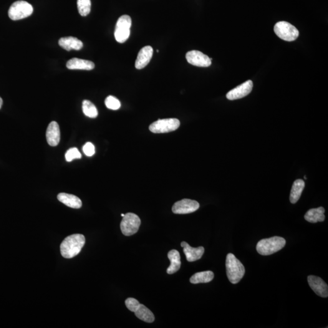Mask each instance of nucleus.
Listing matches in <instances>:
<instances>
[{
  "label": "nucleus",
  "instance_id": "obj_1",
  "mask_svg": "<svg viewBox=\"0 0 328 328\" xmlns=\"http://www.w3.org/2000/svg\"><path fill=\"white\" fill-rule=\"evenodd\" d=\"M85 244V236L82 234H74L67 237L60 244V252L65 258H72L82 251Z\"/></svg>",
  "mask_w": 328,
  "mask_h": 328
},
{
  "label": "nucleus",
  "instance_id": "obj_4",
  "mask_svg": "<svg viewBox=\"0 0 328 328\" xmlns=\"http://www.w3.org/2000/svg\"><path fill=\"white\" fill-rule=\"evenodd\" d=\"M33 7L29 2L17 1L10 7L8 15L10 19L16 21L29 17L33 13Z\"/></svg>",
  "mask_w": 328,
  "mask_h": 328
},
{
  "label": "nucleus",
  "instance_id": "obj_27",
  "mask_svg": "<svg viewBox=\"0 0 328 328\" xmlns=\"http://www.w3.org/2000/svg\"><path fill=\"white\" fill-rule=\"evenodd\" d=\"M82 158L81 153L77 148H71L69 149L65 153V159L67 162H70L75 159Z\"/></svg>",
  "mask_w": 328,
  "mask_h": 328
},
{
  "label": "nucleus",
  "instance_id": "obj_31",
  "mask_svg": "<svg viewBox=\"0 0 328 328\" xmlns=\"http://www.w3.org/2000/svg\"><path fill=\"white\" fill-rule=\"evenodd\" d=\"M125 216V214L122 213L121 214V216L123 217Z\"/></svg>",
  "mask_w": 328,
  "mask_h": 328
},
{
  "label": "nucleus",
  "instance_id": "obj_6",
  "mask_svg": "<svg viewBox=\"0 0 328 328\" xmlns=\"http://www.w3.org/2000/svg\"><path fill=\"white\" fill-rule=\"evenodd\" d=\"M131 23V17L127 15L119 17L115 27V37L116 41L120 44L127 41L130 35Z\"/></svg>",
  "mask_w": 328,
  "mask_h": 328
},
{
  "label": "nucleus",
  "instance_id": "obj_13",
  "mask_svg": "<svg viewBox=\"0 0 328 328\" xmlns=\"http://www.w3.org/2000/svg\"><path fill=\"white\" fill-rule=\"evenodd\" d=\"M181 246L183 247L184 253L185 254L187 260L193 262L201 259L204 253V248L200 246L198 247H191L186 242H182Z\"/></svg>",
  "mask_w": 328,
  "mask_h": 328
},
{
  "label": "nucleus",
  "instance_id": "obj_24",
  "mask_svg": "<svg viewBox=\"0 0 328 328\" xmlns=\"http://www.w3.org/2000/svg\"><path fill=\"white\" fill-rule=\"evenodd\" d=\"M83 112L85 116L90 118H95L98 116V111L95 106L88 100H83L82 103Z\"/></svg>",
  "mask_w": 328,
  "mask_h": 328
},
{
  "label": "nucleus",
  "instance_id": "obj_20",
  "mask_svg": "<svg viewBox=\"0 0 328 328\" xmlns=\"http://www.w3.org/2000/svg\"><path fill=\"white\" fill-rule=\"evenodd\" d=\"M325 209L322 207L316 209H311L305 214V219L311 223L323 222L325 219Z\"/></svg>",
  "mask_w": 328,
  "mask_h": 328
},
{
  "label": "nucleus",
  "instance_id": "obj_18",
  "mask_svg": "<svg viewBox=\"0 0 328 328\" xmlns=\"http://www.w3.org/2000/svg\"><path fill=\"white\" fill-rule=\"evenodd\" d=\"M67 67L69 70H92L95 65L89 60L73 58L67 62Z\"/></svg>",
  "mask_w": 328,
  "mask_h": 328
},
{
  "label": "nucleus",
  "instance_id": "obj_11",
  "mask_svg": "<svg viewBox=\"0 0 328 328\" xmlns=\"http://www.w3.org/2000/svg\"><path fill=\"white\" fill-rule=\"evenodd\" d=\"M253 88V82L252 80H247L246 82L234 88L227 94L226 97L230 100L239 99L247 96L251 93Z\"/></svg>",
  "mask_w": 328,
  "mask_h": 328
},
{
  "label": "nucleus",
  "instance_id": "obj_30",
  "mask_svg": "<svg viewBox=\"0 0 328 328\" xmlns=\"http://www.w3.org/2000/svg\"><path fill=\"white\" fill-rule=\"evenodd\" d=\"M2 103H3V102H2V99L1 97H0V109H1V108L2 107Z\"/></svg>",
  "mask_w": 328,
  "mask_h": 328
},
{
  "label": "nucleus",
  "instance_id": "obj_26",
  "mask_svg": "<svg viewBox=\"0 0 328 328\" xmlns=\"http://www.w3.org/2000/svg\"><path fill=\"white\" fill-rule=\"evenodd\" d=\"M105 103L106 107L108 109L112 110H117L121 107L120 101L117 98L113 96V95H109V96L106 98Z\"/></svg>",
  "mask_w": 328,
  "mask_h": 328
},
{
  "label": "nucleus",
  "instance_id": "obj_28",
  "mask_svg": "<svg viewBox=\"0 0 328 328\" xmlns=\"http://www.w3.org/2000/svg\"><path fill=\"white\" fill-rule=\"evenodd\" d=\"M125 305L130 311L135 312L140 306V304L137 300L134 298H128L125 300Z\"/></svg>",
  "mask_w": 328,
  "mask_h": 328
},
{
  "label": "nucleus",
  "instance_id": "obj_19",
  "mask_svg": "<svg viewBox=\"0 0 328 328\" xmlns=\"http://www.w3.org/2000/svg\"><path fill=\"white\" fill-rule=\"evenodd\" d=\"M168 258L170 259L171 264L166 270V272L168 274H175L180 269L181 266L180 254L176 250H171L168 253Z\"/></svg>",
  "mask_w": 328,
  "mask_h": 328
},
{
  "label": "nucleus",
  "instance_id": "obj_8",
  "mask_svg": "<svg viewBox=\"0 0 328 328\" xmlns=\"http://www.w3.org/2000/svg\"><path fill=\"white\" fill-rule=\"evenodd\" d=\"M141 221L137 214L133 213L125 214L120 223V229L125 236H131L137 233Z\"/></svg>",
  "mask_w": 328,
  "mask_h": 328
},
{
  "label": "nucleus",
  "instance_id": "obj_16",
  "mask_svg": "<svg viewBox=\"0 0 328 328\" xmlns=\"http://www.w3.org/2000/svg\"><path fill=\"white\" fill-rule=\"evenodd\" d=\"M57 199L62 203L70 208L78 209L81 208L82 206L80 199L71 194L60 193L58 195Z\"/></svg>",
  "mask_w": 328,
  "mask_h": 328
},
{
  "label": "nucleus",
  "instance_id": "obj_15",
  "mask_svg": "<svg viewBox=\"0 0 328 328\" xmlns=\"http://www.w3.org/2000/svg\"><path fill=\"white\" fill-rule=\"evenodd\" d=\"M153 54L152 47L147 46L140 50L135 63L136 69L141 70L145 68L150 63Z\"/></svg>",
  "mask_w": 328,
  "mask_h": 328
},
{
  "label": "nucleus",
  "instance_id": "obj_17",
  "mask_svg": "<svg viewBox=\"0 0 328 328\" xmlns=\"http://www.w3.org/2000/svg\"><path fill=\"white\" fill-rule=\"evenodd\" d=\"M59 45L62 48L70 51V50H79L83 47L82 41L74 37H62L59 40Z\"/></svg>",
  "mask_w": 328,
  "mask_h": 328
},
{
  "label": "nucleus",
  "instance_id": "obj_5",
  "mask_svg": "<svg viewBox=\"0 0 328 328\" xmlns=\"http://www.w3.org/2000/svg\"><path fill=\"white\" fill-rule=\"evenodd\" d=\"M274 29L280 39L287 42L294 41L299 35V30L287 22L277 23Z\"/></svg>",
  "mask_w": 328,
  "mask_h": 328
},
{
  "label": "nucleus",
  "instance_id": "obj_21",
  "mask_svg": "<svg viewBox=\"0 0 328 328\" xmlns=\"http://www.w3.org/2000/svg\"><path fill=\"white\" fill-rule=\"evenodd\" d=\"M305 186V183L304 180H297L294 181L290 195V201L292 204H295L299 200Z\"/></svg>",
  "mask_w": 328,
  "mask_h": 328
},
{
  "label": "nucleus",
  "instance_id": "obj_25",
  "mask_svg": "<svg viewBox=\"0 0 328 328\" xmlns=\"http://www.w3.org/2000/svg\"><path fill=\"white\" fill-rule=\"evenodd\" d=\"M91 6V0H77L78 11L82 17L87 16L90 13Z\"/></svg>",
  "mask_w": 328,
  "mask_h": 328
},
{
  "label": "nucleus",
  "instance_id": "obj_7",
  "mask_svg": "<svg viewBox=\"0 0 328 328\" xmlns=\"http://www.w3.org/2000/svg\"><path fill=\"white\" fill-rule=\"evenodd\" d=\"M180 126V121L175 118L159 119L151 123L149 130L153 133H166L172 132Z\"/></svg>",
  "mask_w": 328,
  "mask_h": 328
},
{
  "label": "nucleus",
  "instance_id": "obj_14",
  "mask_svg": "<svg viewBox=\"0 0 328 328\" xmlns=\"http://www.w3.org/2000/svg\"><path fill=\"white\" fill-rule=\"evenodd\" d=\"M46 137L47 143L52 147L59 144L60 140V130L59 124L55 121L49 123L47 127Z\"/></svg>",
  "mask_w": 328,
  "mask_h": 328
},
{
  "label": "nucleus",
  "instance_id": "obj_9",
  "mask_svg": "<svg viewBox=\"0 0 328 328\" xmlns=\"http://www.w3.org/2000/svg\"><path fill=\"white\" fill-rule=\"evenodd\" d=\"M199 208L198 202L189 199H184L176 202L172 208L175 214H188L195 212Z\"/></svg>",
  "mask_w": 328,
  "mask_h": 328
},
{
  "label": "nucleus",
  "instance_id": "obj_23",
  "mask_svg": "<svg viewBox=\"0 0 328 328\" xmlns=\"http://www.w3.org/2000/svg\"><path fill=\"white\" fill-rule=\"evenodd\" d=\"M214 279V274L211 271H204L198 272L194 274L190 279L191 283L199 284V283H207L213 280Z\"/></svg>",
  "mask_w": 328,
  "mask_h": 328
},
{
  "label": "nucleus",
  "instance_id": "obj_12",
  "mask_svg": "<svg viewBox=\"0 0 328 328\" xmlns=\"http://www.w3.org/2000/svg\"><path fill=\"white\" fill-rule=\"evenodd\" d=\"M307 281L315 294L323 298L328 297V284L321 278L314 276H309L307 277Z\"/></svg>",
  "mask_w": 328,
  "mask_h": 328
},
{
  "label": "nucleus",
  "instance_id": "obj_22",
  "mask_svg": "<svg viewBox=\"0 0 328 328\" xmlns=\"http://www.w3.org/2000/svg\"><path fill=\"white\" fill-rule=\"evenodd\" d=\"M135 313L136 316L143 322L153 323L155 321V315L145 305L140 304V306Z\"/></svg>",
  "mask_w": 328,
  "mask_h": 328
},
{
  "label": "nucleus",
  "instance_id": "obj_10",
  "mask_svg": "<svg viewBox=\"0 0 328 328\" xmlns=\"http://www.w3.org/2000/svg\"><path fill=\"white\" fill-rule=\"evenodd\" d=\"M186 59L189 64L198 67H209L211 64V58L199 50H191L186 54Z\"/></svg>",
  "mask_w": 328,
  "mask_h": 328
},
{
  "label": "nucleus",
  "instance_id": "obj_29",
  "mask_svg": "<svg viewBox=\"0 0 328 328\" xmlns=\"http://www.w3.org/2000/svg\"><path fill=\"white\" fill-rule=\"evenodd\" d=\"M83 151L87 156H92L95 154L94 145L91 142L86 143L83 146Z\"/></svg>",
  "mask_w": 328,
  "mask_h": 328
},
{
  "label": "nucleus",
  "instance_id": "obj_3",
  "mask_svg": "<svg viewBox=\"0 0 328 328\" xmlns=\"http://www.w3.org/2000/svg\"><path fill=\"white\" fill-rule=\"evenodd\" d=\"M286 243V240L280 236L261 239L257 243V251L261 256H270L283 248Z\"/></svg>",
  "mask_w": 328,
  "mask_h": 328
},
{
  "label": "nucleus",
  "instance_id": "obj_2",
  "mask_svg": "<svg viewBox=\"0 0 328 328\" xmlns=\"http://www.w3.org/2000/svg\"><path fill=\"white\" fill-rule=\"evenodd\" d=\"M227 276L230 282L237 284L245 274V268L241 261L234 254H229L226 257Z\"/></svg>",
  "mask_w": 328,
  "mask_h": 328
}]
</instances>
